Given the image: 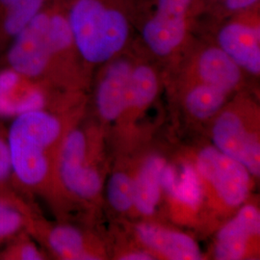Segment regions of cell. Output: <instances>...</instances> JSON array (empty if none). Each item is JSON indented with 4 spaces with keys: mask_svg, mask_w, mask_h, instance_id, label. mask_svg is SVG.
<instances>
[{
    "mask_svg": "<svg viewBox=\"0 0 260 260\" xmlns=\"http://www.w3.org/2000/svg\"><path fill=\"white\" fill-rule=\"evenodd\" d=\"M15 189L6 133L0 130V193L20 198Z\"/></svg>",
    "mask_w": 260,
    "mask_h": 260,
    "instance_id": "obj_23",
    "label": "cell"
},
{
    "mask_svg": "<svg viewBox=\"0 0 260 260\" xmlns=\"http://www.w3.org/2000/svg\"><path fill=\"white\" fill-rule=\"evenodd\" d=\"M47 4L1 56L0 68H9L49 86L60 80L67 65L54 52L48 40Z\"/></svg>",
    "mask_w": 260,
    "mask_h": 260,
    "instance_id": "obj_3",
    "label": "cell"
},
{
    "mask_svg": "<svg viewBox=\"0 0 260 260\" xmlns=\"http://www.w3.org/2000/svg\"><path fill=\"white\" fill-rule=\"evenodd\" d=\"M48 87L9 68H0V121H11L26 112L47 109Z\"/></svg>",
    "mask_w": 260,
    "mask_h": 260,
    "instance_id": "obj_7",
    "label": "cell"
},
{
    "mask_svg": "<svg viewBox=\"0 0 260 260\" xmlns=\"http://www.w3.org/2000/svg\"><path fill=\"white\" fill-rule=\"evenodd\" d=\"M121 259L123 260H151L154 259V257L148 252L144 251H137V252H131L128 254L123 255L121 257Z\"/></svg>",
    "mask_w": 260,
    "mask_h": 260,
    "instance_id": "obj_25",
    "label": "cell"
},
{
    "mask_svg": "<svg viewBox=\"0 0 260 260\" xmlns=\"http://www.w3.org/2000/svg\"><path fill=\"white\" fill-rule=\"evenodd\" d=\"M226 93L211 85L201 84L187 94L186 108L193 117L199 120L209 119L221 109Z\"/></svg>",
    "mask_w": 260,
    "mask_h": 260,
    "instance_id": "obj_19",
    "label": "cell"
},
{
    "mask_svg": "<svg viewBox=\"0 0 260 260\" xmlns=\"http://www.w3.org/2000/svg\"><path fill=\"white\" fill-rule=\"evenodd\" d=\"M197 168L225 205L238 206L247 200L251 174L238 161L215 147H206L197 156Z\"/></svg>",
    "mask_w": 260,
    "mask_h": 260,
    "instance_id": "obj_5",
    "label": "cell"
},
{
    "mask_svg": "<svg viewBox=\"0 0 260 260\" xmlns=\"http://www.w3.org/2000/svg\"><path fill=\"white\" fill-rule=\"evenodd\" d=\"M136 233L141 242L168 259H202L197 242L184 233H177L152 223H140Z\"/></svg>",
    "mask_w": 260,
    "mask_h": 260,
    "instance_id": "obj_11",
    "label": "cell"
},
{
    "mask_svg": "<svg viewBox=\"0 0 260 260\" xmlns=\"http://www.w3.org/2000/svg\"><path fill=\"white\" fill-rule=\"evenodd\" d=\"M158 90L157 77L148 66H139L130 74L128 107L144 108L152 103Z\"/></svg>",
    "mask_w": 260,
    "mask_h": 260,
    "instance_id": "obj_20",
    "label": "cell"
},
{
    "mask_svg": "<svg viewBox=\"0 0 260 260\" xmlns=\"http://www.w3.org/2000/svg\"><path fill=\"white\" fill-rule=\"evenodd\" d=\"M57 176L61 186L77 199L88 201L102 190V178L89 158L85 131L73 128L66 133L58 155Z\"/></svg>",
    "mask_w": 260,
    "mask_h": 260,
    "instance_id": "obj_4",
    "label": "cell"
},
{
    "mask_svg": "<svg viewBox=\"0 0 260 260\" xmlns=\"http://www.w3.org/2000/svg\"><path fill=\"white\" fill-rule=\"evenodd\" d=\"M190 3L191 0H158L156 14L143 30L145 42L155 54L168 55L181 44Z\"/></svg>",
    "mask_w": 260,
    "mask_h": 260,
    "instance_id": "obj_8",
    "label": "cell"
},
{
    "mask_svg": "<svg viewBox=\"0 0 260 260\" xmlns=\"http://www.w3.org/2000/svg\"><path fill=\"white\" fill-rule=\"evenodd\" d=\"M131 66L120 60L109 66L101 80L96 92V106L105 121L118 120L128 108V84Z\"/></svg>",
    "mask_w": 260,
    "mask_h": 260,
    "instance_id": "obj_10",
    "label": "cell"
},
{
    "mask_svg": "<svg viewBox=\"0 0 260 260\" xmlns=\"http://www.w3.org/2000/svg\"><path fill=\"white\" fill-rule=\"evenodd\" d=\"M64 124L48 109L26 112L10 121L6 131L14 183L22 191L42 192L50 182Z\"/></svg>",
    "mask_w": 260,
    "mask_h": 260,
    "instance_id": "obj_1",
    "label": "cell"
},
{
    "mask_svg": "<svg viewBox=\"0 0 260 260\" xmlns=\"http://www.w3.org/2000/svg\"><path fill=\"white\" fill-rule=\"evenodd\" d=\"M199 74L203 82L225 93L233 90L241 79L240 67L221 47H210L199 60Z\"/></svg>",
    "mask_w": 260,
    "mask_h": 260,
    "instance_id": "obj_14",
    "label": "cell"
},
{
    "mask_svg": "<svg viewBox=\"0 0 260 260\" xmlns=\"http://www.w3.org/2000/svg\"><path fill=\"white\" fill-rule=\"evenodd\" d=\"M259 31L242 23L225 25L218 35L220 47L240 68L253 75L260 72Z\"/></svg>",
    "mask_w": 260,
    "mask_h": 260,
    "instance_id": "obj_12",
    "label": "cell"
},
{
    "mask_svg": "<svg viewBox=\"0 0 260 260\" xmlns=\"http://www.w3.org/2000/svg\"><path fill=\"white\" fill-rule=\"evenodd\" d=\"M31 233L23 231L0 248V260L45 259L43 251L32 240Z\"/></svg>",
    "mask_w": 260,
    "mask_h": 260,
    "instance_id": "obj_21",
    "label": "cell"
},
{
    "mask_svg": "<svg viewBox=\"0 0 260 260\" xmlns=\"http://www.w3.org/2000/svg\"><path fill=\"white\" fill-rule=\"evenodd\" d=\"M107 199L119 212H127L133 206V179L122 172L112 175L107 185Z\"/></svg>",
    "mask_w": 260,
    "mask_h": 260,
    "instance_id": "obj_22",
    "label": "cell"
},
{
    "mask_svg": "<svg viewBox=\"0 0 260 260\" xmlns=\"http://www.w3.org/2000/svg\"><path fill=\"white\" fill-rule=\"evenodd\" d=\"M46 241L49 250L60 259H99L88 249L84 234L70 224H59L46 232Z\"/></svg>",
    "mask_w": 260,
    "mask_h": 260,
    "instance_id": "obj_17",
    "label": "cell"
},
{
    "mask_svg": "<svg viewBox=\"0 0 260 260\" xmlns=\"http://www.w3.org/2000/svg\"><path fill=\"white\" fill-rule=\"evenodd\" d=\"M259 233V210L253 205L243 206L217 234L215 257L219 260L241 259L248 249L249 240Z\"/></svg>",
    "mask_w": 260,
    "mask_h": 260,
    "instance_id": "obj_9",
    "label": "cell"
},
{
    "mask_svg": "<svg viewBox=\"0 0 260 260\" xmlns=\"http://www.w3.org/2000/svg\"><path fill=\"white\" fill-rule=\"evenodd\" d=\"M257 0H225L226 7L231 10H240L252 5Z\"/></svg>",
    "mask_w": 260,
    "mask_h": 260,
    "instance_id": "obj_24",
    "label": "cell"
},
{
    "mask_svg": "<svg viewBox=\"0 0 260 260\" xmlns=\"http://www.w3.org/2000/svg\"><path fill=\"white\" fill-rule=\"evenodd\" d=\"M0 198H7V199H12V200H16V201H22L21 198H17V197H11V196L5 195L3 193H0Z\"/></svg>",
    "mask_w": 260,
    "mask_h": 260,
    "instance_id": "obj_26",
    "label": "cell"
},
{
    "mask_svg": "<svg viewBox=\"0 0 260 260\" xmlns=\"http://www.w3.org/2000/svg\"><path fill=\"white\" fill-rule=\"evenodd\" d=\"M166 165L160 156H150L133 180V205L140 213L150 216L155 212L161 195V173Z\"/></svg>",
    "mask_w": 260,
    "mask_h": 260,
    "instance_id": "obj_15",
    "label": "cell"
},
{
    "mask_svg": "<svg viewBox=\"0 0 260 260\" xmlns=\"http://www.w3.org/2000/svg\"><path fill=\"white\" fill-rule=\"evenodd\" d=\"M161 187L173 199L192 208L203 201V186L191 165L175 167L166 164L161 173Z\"/></svg>",
    "mask_w": 260,
    "mask_h": 260,
    "instance_id": "obj_16",
    "label": "cell"
},
{
    "mask_svg": "<svg viewBox=\"0 0 260 260\" xmlns=\"http://www.w3.org/2000/svg\"><path fill=\"white\" fill-rule=\"evenodd\" d=\"M212 139L216 149L241 163L252 176L259 177V141L247 129L239 115L222 113L214 122Z\"/></svg>",
    "mask_w": 260,
    "mask_h": 260,
    "instance_id": "obj_6",
    "label": "cell"
},
{
    "mask_svg": "<svg viewBox=\"0 0 260 260\" xmlns=\"http://www.w3.org/2000/svg\"><path fill=\"white\" fill-rule=\"evenodd\" d=\"M49 0H0V58Z\"/></svg>",
    "mask_w": 260,
    "mask_h": 260,
    "instance_id": "obj_13",
    "label": "cell"
},
{
    "mask_svg": "<svg viewBox=\"0 0 260 260\" xmlns=\"http://www.w3.org/2000/svg\"><path fill=\"white\" fill-rule=\"evenodd\" d=\"M65 12L76 50L85 62H106L125 45L127 20L101 0H71Z\"/></svg>",
    "mask_w": 260,
    "mask_h": 260,
    "instance_id": "obj_2",
    "label": "cell"
},
{
    "mask_svg": "<svg viewBox=\"0 0 260 260\" xmlns=\"http://www.w3.org/2000/svg\"><path fill=\"white\" fill-rule=\"evenodd\" d=\"M33 215L25 202L0 198V248L19 233L29 230Z\"/></svg>",
    "mask_w": 260,
    "mask_h": 260,
    "instance_id": "obj_18",
    "label": "cell"
}]
</instances>
